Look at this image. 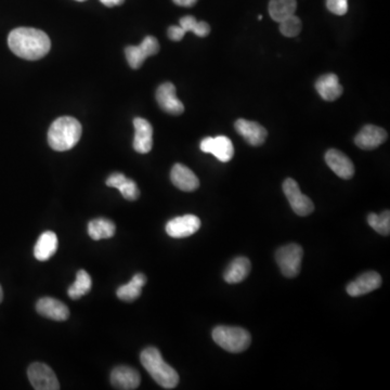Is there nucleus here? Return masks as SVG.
<instances>
[{
	"label": "nucleus",
	"mask_w": 390,
	"mask_h": 390,
	"mask_svg": "<svg viewBox=\"0 0 390 390\" xmlns=\"http://www.w3.org/2000/svg\"><path fill=\"white\" fill-rule=\"evenodd\" d=\"M296 9V0H270L269 3V14L278 23L289 16H294Z\"/></svg>",
	"instance_id": "393cba45"
},
{
	"label": "nucleus",
	"mask_w": 390,
	"mask_h": 390,
	"mask_svg": "<svg viewBox=\"0 0 390 390\" xmlns=\"http://www.w3.org/2000/svg\"><path fill=\"white\" fill-rule=\"evenodd\" d=\"M116 231V226L109 219L98 218L91 220L88 224V234L94 241L112 237Z\"/></svg>",
	"instance_id": "a878e982"
},
{
	"label": "nucleus",
	"mask_w": 390,
	"mask_h": 390,
	"mask_svg": "<svg viewBox=\"0 0 390 390\" xmlns=\"http://www.w3.org/2000/svg\"><path fill=\"white\" fill-rule=\"evenodd\" d=\"M300 31H302V21L295 14L280 22V31L285 37H296Z\"/></svg>",
	"instance_id": "c756f323"
},
{
	"label": "nucleus",
	"mask_w": 390,
	"mask_h": 390,
	"mask_svg": "<svg viewBox=\"0 0 390 390\" xmlns=\"http://www.w3.org/2000/svg\"><path fill=\"white\" fill-rule=\"evenodd\" d=\"M133 126L135 131L133 148L138 153H148L153 146V128L151 124L144 118L137 117L133 120Z\"/></svg>",
	"instance_id": "4468645a"
},
{
	"label": "nucleus",
	"mask_w": 390,
	"mask_h": 390,
	"mask_svg": "<svg viewBox=\"0 0 390 390\" xmlns=\"http://www.w3.org/2000/svg\"><path fill=\"white\" fill-rule=\"evenodd\" d=\"M11 51L25 60L35 61L47 55L51 48L49 37L40 29L18 27L9 34Z\"/></svg>",
	"instance_id": "f257e3e1"
},
{
	"label": "nucleus",
	"mask_w": 390,
	"mask_h": 390,
	"mask_svg": "<svg viewBox=\"0 0 390 390\" xmlns=\"http://www.w3.org/2000/svg\"><path fill=\"white\" fill-rule=\"evenodd\" d=\"M326 7L336 16H345L348 11V0H326Z\"/></svg>",
	"instance_id": "7c9ffc66"
},
{
	"label": "nucleus",
	"mask_w": 390,
	"mask_h": 390,
	"mask_svg": "<svg viewBox=\"0 0 390 390\" xmlns=\"http://www.w3.org/2000/svg\"><path fill=\"white\" fill-rule=\"evenodd\" d=\"M261 18H263V16H261V14H260V16H258V20H259V21H260V20H261Z\"/></svg>",
	"instance_id": "c9c22d12"
},
{
	"label": "nucleus",
	"mask_w": 390,
	"mask_h": 390,
	"mask_svg": "<svg viewBox=\"0 0 390 390\" xmlns=\"http://www.w3.org/2000/svg\"><path fill=\"white\" fill-rule=\"evenodd\" d=\"M159 51V44L153 36H146L139 46H129L126 48V59L130 68H140L148 57L156 55Z\"/></svg>",
	"instance_id": "6e6552de"
},
{
	"label": "nucleus",
	"mask_w": 390,
	"mask_h": 390,
	"mask_svg": "<svg viewBox=\"0 0 390 390\" xmlns=\"http://www.w3.org/2000/svg\"><path fill=\"white\" fill-rule=\"evenodd\" d=\"M304 250L298 244H289L276 250V260L282 274L286 278H295L298 276L302 265Z\"/></svg>",
	"instance_id": "39448f33"
},
{
	"label": "nucleus",
	"mask_w": 390,
	"mask_h": 390,
	"mask_svg": "<svg viewBox=\"0 0 390 390\" xmlns=\"http://www.w3.org/2000/svg\"><path fill=\"white\" fill-rule=\"evenodd\" d=\"M211 336L218 346L232 354L246 350L252 343L250 334L244 328L235 326L220 325L213 328Z\"/></svg>",
	"instance_id": "20e7f679"
},
{
	"label": "nucleus",
	"mask_w": 390,
	"mask_h": 390,
	"mask_svg": "<svg viewBox=\"0 0 390 390\" xmlns=\"http://www.w3.org/2000/svg\"><path fill=\"white\" fill-rule=\"evenodd\" d=\"M3 289H1V286H0V302H3Z\"/></svg>",
	"instance_id": "f704fd0d"
},
{
	"label": "nucleus",
	"mask_w": 390,
	"mask_h": 390,
	"mask_svg": "<svg viewBox=\"0 0 390 390\" xmlns=\"http://www.w3.org/2000/svg\"><path fill=\"white\" fill-rule=\"evenodd\" d=\"M185 35V31L181 29V26H170L168 29V37L174 42H180Z\"/></svg>",
	"instance_id": "2f4dec72"
},
{
	"label": "nucleus",
	"mask_w": 390,
	"mask_h": 390,
	"mask_svg": "<svg viewBox=\"0 0 390 390\" xmlns=\"http://www.w3.org/2000/svg\"><path fill=\"white\" fill-rule=\"evenodd\" d=\"M387 137L385 129L374 125H367L356 135L354 143L358 148L369 151L382 146L387 140Z\"/></svg>",
	"instance_id": "f8f14e48"
},
{
	"label": "nucleus",
	"mask_w": 390,
	"mask_h": 390,
	"mask_svg": "<svg viewBox=\"0 0 390 390\" xmlns=\"http://www.w3.org/2000/svg\"><path fill=\"white\" fill-rule=\"evenodd\" d=\"M367 224L372 226L375 231L382 235H389L390 233V213L389 211H382L380 215L371 213L367 216Z\"/></svg>",
	"instance_id": "c85d7f7f"
},
{
	"label": "nucleus",
	"mask_w": 390,
	"mask_h": 390,
	"mask_svg": "<svg viewBox=\"0 0 390 390\" xmlns=\"http://www.w3.org/2000/svg\"><path fill=\"white\" fill-rule=\"evenodd\" d=\"M27 376L31 386L36 390H57L60 389V384L55 376V372L47 364H31L27 369Z\"/></svg>",
	"instance_id": "0eeeda50"
},
{
	"label": "nucleus",
	"mask_w": 390,
	"mask_h": 390,
	"mask_svg": "<svg viewBox=\"0 0 390 390\" xmlns=\"http://www.w3.org/2000/svg\"><path fill=\"white\" fill-rule=\"evenodd\" d=\"M141 378L137 369L129 367H115L111 374V382L116 389H137L140 385Z\"/></svg>",
	"instance_id": "a211bd4d"
},
{
	"label": "nucleus",
	"mask_w": 390,
	"mask_h": 390,
	"mask_svg": "<svg viewBox=\"0 0 390 390\" xmlns=\"http://www.w3.org/2000/svg\"><path fill=\"white\" fill-rule=\"evenodd\" d=\"M36 310L39 315L55 321L68 320L70 310L68 306L60 300L51 297H44L39 299L36 304Z\"/></svg>",
	"instance_id": "dca6fc26"
},
{
	"label": "nucleus",
	"mask_w": 390,
	"mask_h": 390,
	"mask_svg": "<svg viewBox=\"0 0 390 390\" xmlns=\"http://www.w3.org/2000/svg\"><path fill=\"white\" fill-rule=\"evenodd\" d=\"M141 363L152 378L165 389H172L179 382V375L163 359L159 349L148 347L140 354Z\"/></svg>",
	"instance_id": "f03ea898"
},
{
	"label": "nucleus",
	"mask_w": 390,
	"mask_h": 390,
	"mask_svg": "<svg viewBox=\"0 0 390 390\" xmlns=\"http://www.w3.org/2000/svg\"><path fill=\"white\" fill-rule=\"evenodd\" d=\"M325 161L338 177L346 180L354 177V164L343 152L338 151L336 148H330L325 154Z\"/></svg>",
	"instance_id": "2eb2a0df"
},
{
	"label": "nucleus",
	"mask_w": 390,
	"mask_h": 390,
	"mask_svg": "<svg viewBox=\"0 0 390 390\" xmlns=\"http://www.w3.org/2000/svg\"><path fill=\"white\" fill-rule=\"evenodd\" d=\"M146 283V276L143 273H137L129 283L117 289V297L124 302H133L140 296L142 287Z\"/></svg>",
	"instance_id": "b1692460"
},
{
	"label": "nucleus",
	"mask_w": 390,
	"mask_h": 390,
	"mask_svg": "<svg viewBox=\"0 0 390 390\" xmlns=\"http://www.w3.org/2000/svg\"><path fill=\"white\" fill-rule=\"evenodd\" d=\"M91 278L85 270H79L76 276L75 282L68 289V296L72 299H78L88 294L91 289Z\"/></svg>",
	"instance_id": "bb28decb"
},
{
	"label": "nucleus",
	"mask_w": 390,
	"mask_h": 390,
	"mask_svg": "<svg viewBox=\"0 0 390 390\" xmlns=\"http://www.w3.org/2000/svg\"><path fill=\"white\" fill-rule=\"evenodd\" d=\"M170 179L174 187L185 192H192L200 187L198 178L190 168L182 164H176L170 172Z\"/></svg>",
	"instance_id": "6ab92c4d"
},
{
	"label": "nucleus",
	"mask_w": 390,
	"mask_h": 390,
	"mask_svg": "<svg viewBox=\"0 0 390 390\" xmlns=\"http://www.w3.org/2000/svg\"><path fill=\"white\" fill-rule=\"evenodd\" d=\"M283 191L289 205L298 216H308L315 209V205L308 196L302 194L298 183L291 178H287L283 183Z\"/></svg>",
	"instance_id": "423d86ee"
},
{
	"label": "nucleus",
	"mask_w": 390,
	"mask_h": 390,
	"mask_svg": "<svg viewBox=\"0 0 390 390\" xmlns=\"http://www.w3.org/2000/svg\"><path fill=\"white\" fill-rule=\"evenodd\" d=\"M76 1H81H81H86V0H76Z\"/></svg>",
	"instance_id": "e433bc0d"
},
{
	"label": "nucleus",
	"mask_w": 390,
	"mask_h": 390,
	"mask_svg": "<svg viewBox=\"0 0 390 390\" xmlns=\"http://www.w3.org/2000/svg\"><path fill=\"white\" fill-rule=\"evenodd\" d=\"M107 185L111 187H115L120 191L122 198L128 200H135L140 195L138 187L133 180L128 179L125 174L120 172H115L111 174L107 180Z\"/></svg>",
	"instance_id": "412c9836"
},
{
	"label": "nucleus",
	"mask_w": 390,
	"mask_h": 390,
	"mask_svg": "<svg viewBox=\"0 0 390 390\" xmlns=\"http://www.w3.org/2000/svg\"><path fill=\"white\" fill-rule=\"evenodd\" d=\"M237 133L242 135L243 138L250 143V146H259L263 144L267 138V130L265 127L256 122H250V120H237L234 124Z\"/></svg>",
	"instance_id": "f3484780"
},
{
	"label": "nucleus",
	"mask_w": 390,
	"mask_h": 390,
	"mask_svg": "<svg viewBox=\"0 0 390 390\" xmlns=\"http://www.w3.org/2000/svg\"><path fill=\"white\" fill-rule=\"evenodd\" d=\"M181 29L187 33V31H192L198 37H206L211 33V26L208 25L206 22L196 21V18L192 16H183L180 18V25Z\"/></svg>",
	"instance_id": "cd10ccee"
},
{
	"label": "nucleus",
	"mask_w": 390,
	"mask_h": 390,
	"mask_svg": "<svg viewBox=\"0 0 390 390\" xmlns=\"http://www.w3.org/2000/svg\"><path fill=\"white\" fill-rule=\"evenodd\" d=\"M81 137V125L74 117L63 116L52 122L48 133V143L55 151H68Z\"/></svg>",
	"instance_id": "7ed1b4c3"
},
{
	"label": "nucleus",
	"mask_w": 390,
	"mask_h": 390,
	"mask_svg": "<svg viewBox=\"0 0 390 390\" xmlns=\"http://www.w3.org/2000/svg\"><path fill=\"white\" fill-rule=\"evenodd\" d=\"M200 228V220L194 215L176 217L169 220L166 224V232L169 237L174 239L191 237L196 233Z\"/></svg>",
	"instance_id": "9d476101"
},
{
	"label": "nucleus",
	"mask_w": 390,
	"mask_h": 390,
	"mask_svg": "<svg viewBox=\"0 0 390 390\" xmlns=\"http://www.w3.org/2000/svg\"><path fill=\"white\" fill-rule=\"evenodd\" d=\"M200 150L204 153H211L216 156L222 163L231 161L234 155V148L232 141L226 135L218 137H207L200 142Z\"/></svg>",
	"instance_id": "1a4fd4ad"
},
{
	"label": "nucleus",
	"mask_w": 390,
	"mask_h": 390,
	"mask_svg": "<svg viewBox=\"0 0 390 390\" xmlns=\"http://www.w3.org/2000/svg\"><path fill=\"white\" fill-rule=\"evenodd\" d=\"M315 89L325 101H335L343 94V86L335 74H325L315 83Z\"/></svg>",
	"instance_id": "aec40b11"
},
{
	"label": "nucleus",
	"mask_w": 390,
	"mask_h": 390,
	"mask_svg": "<svg viewBox=\"0 0 390 390\" xmlns=\"http://www.w3.org/2000/svg\"><path fill=\"white\" fill-rule=\"evenodd\" d=\"M57 250V237L55 232L46 231L37 239L34 256L39 261H46L55 255Z\"/></svg>",
	"instance_id": "4be33fe9"
},
{
	"label": "nucleus",
	"mask_w": 390,
	"mask_h": 390,
	"mask_svg": "<svg viewBox=\"0 0 390 390\" xmlns=\"http://www.w3.org/2000/svg\"><path fill=\"white\" fill-rule=\"evenodd\" d=\"M380 285H382V278L380 274L375 271H369L350 282L347 286V293L351 297L362 296L375 291Z\"/></svg>",
	"instance_id": "ddd939ff"
},
{
	"label": "nucleus",
	"mask_w": 390,
	"mask_h": 390,
	"mask_svg": "<svg viewBox=\"0 0 390 390\" xmlns=\"http://www.w3.org/2000/svg\"><path fill=\"white\" fill-rule=\"evenodd\" d=\"M174 3L180 7H193L195 3H198V0H172Z\"/></svg>",
	"instance_id": "473e14b6"
},
{
	"label": "nucleus",
	"mask_w": 390,
	"mask_h": 390,
	"mask_svg": "<svg viewBox=\"0 0 390 390\" xmlns=\"http://www.w3.org/2000/svg\"><path fill=\"white\" fill-rule=\"evenodd\" d=\"M104 5H107V7H109V8H112V7H115V5H120L122 3H125V0H100Z\"/></svg>",
	"instance_id": "72a5a7b5"
},
{
	"label": "nucleus",
	"mask_w": 390,
	"mask_h": 390,
	"mask_svg": "<svg viewBox=\"0 0 390 390\" xmlns=\"http://www.w3.org/2000/svg\"><path fill=\"white\" fill-rule=\"evenodd\" d=\"M156 100L161 109L168 114L180 115L185 111L183 104L176 94V87L172 83H161L156 91Z\"/></svg>",
	"instance_id": "9b49d317"
},
{
	"label": "nucleus",
	"mask_w": 390,
	"mask_h": 390,
	"mask_svg": "<svg viewBox=\"0 0 390 390\" xmlns=\"http://www.w3.org/2000/svg\"><path fill=\"white\" fill-rule=\"evenodd\" d=\"M250 259L246 257H237L228 265L224 273V281L229 284H237L242 282L250 274Z\"/></svg>",
	"instance_id": "5701e85b"
}]
</instances>
